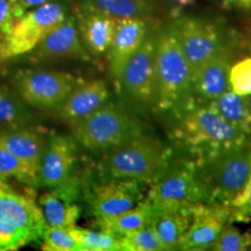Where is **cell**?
Segmentation results:
<instances>
[{"label":"cell","mask_w":251,"mask_h":251,"mask_svg":"<svg viewBox=\"0 0 251 251\" xmlns=\"http://www.w3.org/2000/svg\"><path fill=\"white\" fill-rule=\"evenodd\" d=\"M9 193H15V191L7 183H5L4 179L0 178V198L6 196Z\"/></svg>","instance_id":"cell-39"},{"label":"cell","mask_w":251,"mask_h":251,"mask_svg":"<svg viewBox=\"0 0 251 251\" xmlns=\"http://www.w3.org/2000/svg\"><path fill=\"white\" fill-rule=\"evenodd\" d=\"M35 241L36 237L29 231L0 219V251L18 250Z\"/></svg>","instance_id":"cell-32"},{"label":"cell","mask_w":251,"mask_h":251,"mask_svg":"<svg viewBox=\"0 0 251 251\" xmlns=\"http://www.w3.org/2000/svg\"><path fill=\"white\" fill-rule=\"evenodd\" d=\"M230 58L225 50L203 63L192 76L193 94L212 101L229 89Z\"/></svg>","instance_id":"cell-20"},{"label":"cell","mask_w":251,"mask_h":251,"mask_svg":"<svg viewBox=\"0 0 251 251\" xmlns=\"http://www.w3.org/2000/svg\"><path fill=\"white\" fill-rule=\"evenodd\" d=\"M103 166L111 178L153 181L170 163V149L161 141L139 135L108 150Z\"/></svg>","instance_id":"cell-3"},{"label":"cell","mask_w":251,"mask_h":251,"mask_svg":"<svg viewBox=\"0 0 251 251\" xmlns=\"http://www.w3.org/2000/svg\"><path fill=\"white\" fill-rule=\"evenodd\" d=\"M118 20L101 12L83 7L78 21L81 43L86 51L101 56L108 51Z\"/></svg>","instance_id":"cell-18"},{"label":"cell","mask_w":251,"mask_h":251,"mask_svg":"<svg viewBox=\"0 0 251 251\" xmlns=\"http://www.w3.org/2000/svg\"><path fill=\"white\" fill-rule=\"evenodd\" d=\"M121 250L124 251H163V247L152 225L120 236Z\"/></svg>","instance_id":"cell-28"},{"label":"cell","mask_w":251,"mask_h":251,"mask_svg":"<svg viewBox=\"0 0 251 251\" xmlns=\"http://www.w3.org/2000/svg\"><path fill=\"white\" fill-rule=\"evenodd\" d=\"M147 200L151 203L153 211H162L209 202V193L196 162H187L174 166L169 164L152 181Z\"/></svg>","instance_id":"cell-6"},{"label":"cell","mask_w":251,"mask_h":251,"mask_svg":"<svg viewBox=\"0 0 251 251\" xmlns=\"http://www.w3.org/2000/svg\"><path fill=\"white\" fill-rule=\"evenodd\" d=\"M211 103L226 121L249 136L251 134V103L249 96H240L229 87L218 98L212 100Z\"/></svg>","instance_id":"cell-23"},{"label":"cell","mask_w":251,"mask_h":251,"mask_svg":"<svg viewBox=\"0 0 251 251\" xmlns=\"http://www.w3.org/2000/svg\"><path fill=\"white\" fill-rule=\"evenodd\" d=\"M67 17V7L59 1L46 2L28 9L14 21L9 33L0 41V58H14L31 52Z\"/></svg>","instance_id":"cell-7"},{"label":"cell","mask_w":251,"mask_h":251,"mask_svg":"<svg viewBox=\"0 0 251 251\" xmlns=\"http://www.w3.org/2000/svg\"><path fill=\"white\" fill-rule=\"evenodd\" d=\"M224 2L226 5L238 9H243V11L251 9V0H224Z\"/></svg>","instance_id":"cell-38"},{"label":"cell","mask_w":251,"mask_h":251,"mask_svg":"<svg viewBox=\"0 0 251 251\" xmlns=\"http://www.w3.org/2000/svg\"><path fill=\"white\" fill-rule=\"evenodd\" d=\"M229 87L240 96L251 94V57L241 59L230 67Z\"/></svg>","instance_id":"cell-33"},{"label":"cell","mask_w":251,"mask_h":251,"mask_svg":"<svg viewBox=\"0 0 251 251\" xmlns=\"http://www.w3.org/2000/svg\"><path fill=\"white\" fill-rule=\"evenodd\" d=\"M33 51L39 58L58 59L83 57L86 50L81 43L76 21L67 17L43 37Z\"/></svg>","instance_id":"cell-17"},{"label":"cell","mask_w":251,"mask_h":251,"mask_svg":"<svg viewBox=\"0 0 251 251\" xmlns=\"http://www.w3.org/2000/svg\"><path fill=\"white\" fill-rule=\"evenodd\" d=\"M168 5L171 6V8L176 9V11H180V9L187 8L192 6L196 0H164Z\"/></svg>","instance_id":"cell-37"},{"label":"cell","mask_w":251,"mask_h":251,"mask_svg":"<svg viewBox=\"0 0 251 251\" xmlns=\"http://www.w3.org/2000/svg\"><path fill=\"white\" fill-rule=\"evenodd\" d=\"M148 34V24L144 18L118 20L114 36L107 51L109 70L117 83L120 80L127 62L139 50Z\"/></svg>","instance_id":"cell-16"},{"label":"cell","mask_w":251,"mask_h":251,"mask_svg":"<svg viewBox=\"0 0 251 251\" xmlns=\"http://www.w3.org/2000/svg\"><path fill=\"white\" fill-rule=\"evenodd\" d=\"M152 218L153 207L146 199L144 201L136 203L133 208L121 213L120 215L106 220V221H100L98 225L102 230H106L120 237L151 224Z\"/></svg>","instance_id":"cell-24"},{"label":"cell","mask_w":251,"mask_h":251,"mask_svg":"<svg viewBox=\"0 0 251 251\" xmlns=\"http://www.w3.org/2000/svg\"><path fill=\"white\" fill-rule=\"evenodd\" d=\"M77 161L76 143L71 137L54 135L47 143L43 152L36 185L52 188L65 183L72 177L75 163Z\"/></svg>","instance_id":"cell-13"},{"label":"cell","mask_w":251,"mask_h":251,"mask_svg":"<svg viewBox=\"0 0 251 251\" xmlns=\"http://www.w3.org/2000/svg\"><path fill=\"white\" fill-rule=\"evenodd\" d=\"M198 171L209 193V202L230 206L242 194L251 174V150L246 147L201 157Z\"/></svg>","instance_id":"cell-4"},{"label":"cell","mask_w":251,"mask_h":251,"mask_svg":"<svg viewBox=\"0 0 251 251\" xmlns=\"http://www.w3.org/2000/svg\"><path fill=\"white\" fill-rule=\"evenodd\" d=\"M13 7L14 14L17 19L21 17L28 9L36 7V6L43 5L50 1H59V0H9Z\"/></svg>","instance_id":"cell-36"},{"label":"cell","mask_w":251,"mask_h":251,"mask_svg":"<svg viewBox=\"0 0 251 251\" xmlns=\"http://www.w3.org/2000/svg\"><path fill=\"white\" fill-rule=\"evenodd\" d=\"M249 97H250V103H251V94H250V96H249Z\"/></svg>","instance_id":"cell-40"},{"label":"cell","mask_w":251,"mask_h":251,"mask_svg":"<svg viewBox=\"0 0 251 251\" xmlns=\"http://www.w3.org/2000/svg\"><path fill=\"white\" fill-rule=\"evenodd\" d=\"M17 20L9 0H0V41L7 35Z\"/></svg>","instance_id":"cell-35"},{"label":"cell","mask_w":251,"mask_h":251,"mask_svg":"<svg viewBox=\"0 0 251 251\" xmlns=\"http://www.w3.org/2000/svg\"><path fill=\"white\" fill-rule=\"evenodd\" d=\"M170 26L190 63L192 76L203 63L226 49L220 31L202 19L178 15Z\"/></svg>","instance_id":"cell-10"},{"label":"cell","mask_w":251,"mask_h":251,"mask_svg":"<svg viewBox=\"0 0 251 251\" xmlns=\"http://www.w3.org/2000/svg\"><path fill=\"white\" fill-rule=\"evenodd\" d=\"M80 246V251H120V237L106 230H90L84 228H72Z\"/></svg>","instance_id":"cell-26"},{"label":"cell","mask_w":251,"mask_h":251,"mask_svg":"<svg viewBox=\"0 0 251 251\" xmlns=\"http://www.w3.org/2000/svg\"><path fill=\"white\" fill-rule=\"evenodd\" d=\"M77 197L78 185L74 177L43 193L39 198V206L46 225L68 229L76 227L81 213Z\"/></svg>","instance_id":"cell-14"},{"label":"cell","mask_w":251,"mask_h":251,"mask_svg":"<svg viewBox=\"0 0 251 251\" xmlns=\"http://www.w3.org/2000/svg\"><path fill=\"white\" fill-rule=\"evenodd\" d=\"M0 178H15L27 184H35V177L17 156L0 144Z\"/></svg>","instance_id":"cell-30"},{"label":"cell","mask_w":251,"mask_h":251,"mask_svg":"<svg viewBox=\"0 0 251 251\" xmlns=\"http://www.w3.org/2000/svg\"><path fill=\"white\" fill-rule=\"evenodd\" d=\"M178 115L176 136L198 158L247 146L248 135L226 121L211 101L190 103Z\"/></svg>","instance_id":"cell-2"},{"label":"cell","mask_w":251,"mask_h":251,"mask_svg":"<svg viewBox=\"0 0 251 251\" xmlns=\"http://www.w3.org/2000/svg\"><path fill=\"white\" fill-rule=\"evenodd\" d=\"M142 200V183L137 180L111 178L94 188L90 198L91 211L100 221L113 219Z\"/></svg>","instance_id":"cell-11"},{"label":"cell","mask_w":251,"mask_h":251,"mask_svg":"<svg viewBox=\"0 0 251 251\" xmlns=\"http://www.w3.org/2000/svg\"><path fill=\"white\" fill-rule=\"evenodd\" d=\"M230 208V219L238 221H249L251 220V174L246 188L229 206Z\"/></svg>","instance_id":"cell-34"},{"label":"cell","mask_w":251,"mask_h":251,"mask_svg":"<svg viewBox=\"0 0 251 251\" xmlns=\"http://www.w3.org/2000/svg\"><path fill=\"white\" fill-rule=\"evenodd\" d=\"M83 7L96 9L115 20L144 18L152 12L150 0H84Z\"/></svg>","instance_id":"cell-25"},{"label":"cell","mask_w":251,"mask_h":251,"mask_svg":"<svg viewBox=\"0 0 251 251\" xmlns=\"http://www.w3.org/2000/svg\"><path fill=\"white\" fill-rule=\"evenodd\" d=\"M142 134V125L124 106L107 103L74 126L75 139L91 151H108Z\"/></svg>","instance_id":"cell-5"},{"label":"cell","mask_w":251,"mask_h":251,"mask_svg":"<svg viewBox=\"0 0 251 251\" xmlns=\"http://www.w3.org/2000/svg\"><path fill=\"white\" fill-rule=\"evenodd\" d=\"M251 235L242 233L235 226H225L211 249L214 251H244L250 249Z\"/></svg>","instance_id":"cell-31"},{"label":"cell","mask_w":251,"mask_h":251,"mask_svg":"<svg viewBox=\"0 0 251 251\" xmlns=\"http://www.w3.org/2000/svg\"><path fill=\"white\" fill-rule=\"evenodd\" d=\"M0 219L29 231L40 240L47 227L42 211L33 198L9 193L0 198Z\"/></svg>","instance_id":"cell-19"},{"label":"cell","mask_w":251,"mask_h":251,"mask_svg":"<svg viewBox=\"0 0 251 251\" xmlns=\"http://www.w3.org/2000/svg\"><path fill=\"white\" fill-rule=\"evenodd\" d=\"M156 34L149 33L146 40L127 62L119 80L122 92L134 105L155 108Z\"/></svg>","instance_id":"cell-8"},{"label":"cell","mask_w":251,"mask_h":251,"mask_svg":"<svg viewBox=\"0 0 251 251\" xmlns=\"http://www.w3.org/2000/svg\"><path fill=\"white\" fill-rule=\"evenodd\" d=\"M42 249L47 251H80V246L72 228L49 227L43 230Z\"/></svg>","instance_id":"cell-29"},{"label":"cell","mask_w":251,"mask_h":251,"mask_svg":"<svg viewBox=\"0 0 251 251\" xmlns=\"http://www.w3.org/2000/svg\"><path fill=\"white\" fill-rule=\"evenodd\" d=\"M109 90L100 79L79 81L58 106V117L75 126L108 101Z\"/></svg>","instance_id":"cell-15"},{"label":"cell","mask_w":251,"mask_h":251,"mask_svg":"<svg viewBox=\"0 0 251 251\" xmlns=\"http://www.w3.org/2000/svg\"><path fill=\"white\" fill-rule=\"evenodd\" d=\"M47 143L48 141L45 135L35 130L15 129L0 131V144L27 166L30 174L35 177V180Z\"/></svg>","instance_id":"cell-21"},{"label":"cell","mask_w":251,"mask_h":251,"mask_svg":"<svg viewBox=\"0 0 251 251\" xmlns=\"http://www.w3.org/2000/svg\"><path fill=\"white\" fill-rule=\"evenodd\" d=\"M78 83L72 75L54 70L26 71L15 79L20 98L41 109L57 108Z\"/></svg>","instance_id":"cell-9"},{"label":"cell","mask_w":251,"mask_h":251,"mask_svg":"<svg viewBox=\"0 0 251 251\" xmlns=\"http://www.w3.org/2000/svg\"><path fill=\"white\" fill-rule=\"evenodd\" d=\"M28 118L26 102L11 90L0 86V124L20 125Z\"/></svg>","instance_id":"cell-27"},{"label":"cell","mask_w":251,"mask_h":251,"mask_svg":"<svg viewBox=\"0 0 251 251\" xmlns=\"http://www.w3.org/2000/svg\"><path fill=\"white\" fill-rule=\"evenodd\" d=\"M196 205V203H194ZM192 206L153 211L151 225L163 250H177L192 220Z\"/></svg>","instance_id":"cell-22"},{"label":"cell","mask_w":251,"mask_h":251,"mask_svg":"<svg viewBox=\"0 0 251 251\" xmlns=\"http://www.w3.org/2000/svg\"><path fill=\"white\" fill-rule=\"evenodd\" d=\"M155 69V108L179 114L191 103L192 70L171 26L156 34Z\"/></svg>","instance_id":"cell-1"},{"label":"cell","mask_w":251,"mask_h":251,"mask_svg":"<svg viewBox=\"0 0 251 251\" xmlns=\"http://www.w3.org/2000/svg\"><path fill=\"white\" fill-rule=\"evenodd\" d=\"M230 220V208L215 202H198L179 250H209L220 231Z\"/></svg>","instance_id":"cell-12"}]
</instances>
